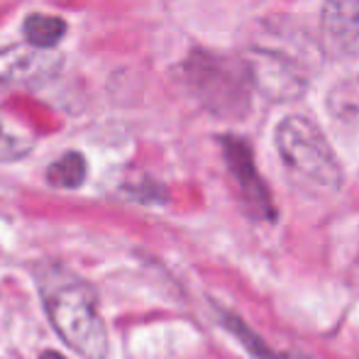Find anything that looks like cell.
I'll return each instance as SVG.
<instances>
[{
	"label": "cell",
	"mask_w": 359,
	"mask_h": 359,
	"mask_svg": "<svg viewBox=\"0 0 359 359\" xmlns=\"http://www.w3.org/2000/svg\"><path fill=\"white\" fill-rule=\"evenodd\" d=\"M37 288L44 313L64 345L86 359H103L108 352V332L95 288L64 264L39 266Z\"/></svg>",
	"instance_id": "6da1fadb"
},
{
	"label": "cell",
	"mask_w": 359,
	"mask_h": 359,
	"mask_svg": "<svg viewBox=\"0 0 359 359\" xmlns=\"http://www.w3.org/2000/svg\"><path fill=\"white\" fill-rule=\"evenodd\" d=\"M276 151L288 176L316 194H335L342 186V166L323 130L306 115H288L276 128Z\"/></svg>",
	"instance_id": "7a4b0ae2"
},
{
	"label": "cell",
	"mask_w": 359,
	"mask_h": 359,
	"mask_svg": "<svg viewBox=\"0 0 359 359\" xmlns=\"http://www.w3.org/2000/svg\"><path fill=\"white\" fill-rule=\"evenodd\" d=\"M184 81L203 108L220 118H242L250 110L252 79L242 57L194 52L184 62Z\"/></svg>",
	"instance_id": "3957f363"
},
{
	"label": "cell",
	"mask_w": 359,
	"mask_h": 359,
	"mask_svg": "<svg viewBox=\"0 0 359 359\" xmlns=\"http://www.w3.org/2000/svg\"><path fill=\"white\" fill-rule=\"evenodd\" d=\"M242 59H245L247 72H250L252 88L269 95L271 100H293L306 90V69L291 54L257 47L255 52H250Z\"/></svg>",
	"instance_id": "277c9868"
},
{
	"label": "cell",
	"mask_w": 359,
	"mask_h": 359,
	"mask_svg": "<svg viewBox=\"0 0 359 359\" xmlns=\"http://www.w3.org/2000/svg\"><path fill=\"white\" fill-rule=\"evenodd\" d=\"M220 147H222V156H225V164L230 169L232 179H235L237 191H240L247 210L255 217H259V220H271L274 217V203H271L269 189H266L259 171H257L252 147L245 140L232 137V135L222 137Z\"/></svg>",
	"instance_id": "5b68a950"
},
{
	"label": "cell",
	"mask_w": 359,
	"mask_h": 359,
	"mask_svg": "<svg viewBox=\"0 0 359 359\" xmlns=\"http://www.w3.org/2000/svg\"><path fill=\"white\" fill-rule=\"evenodd\" d=\"M62 59L32 47L0 49V88H29L49 81L62 69Z\"/></svg>",
	"instance_id": "8992f818"
},
{
	"label": "cell",
	"mask_w": 359,
	"mask_h": 359,
	"mask_svg": "<svg viewBox=\"0 0 359 359\" xmlns=\"http://www.w3.org/2000/svg\"><path fill=\"white\" fill-rule=\"evenodd\" d=\"M320 39L337 59L359 54V0H325L320 13Z\"/></svg>",
	"instance_id": "52a82bcc"
},
{
	"label": "cell",
	"mask_w": 359,
	"mask_h": 359,
	"mask_svg": "<svg viewBox=\"0 0 359 359\" xmlns=\"http://www.w3.org/2000/svg\"><path fill=\"white\" fill-rule=\"evenodd\" d=\"M22 32L29 47L47 52L62 42L64 32H67V22L62 18H54V15H29L22 25Z\"/></svg>",
	"instance_id": "ba28073f"
},
{
	"label": "cell",
	"mask_w": 359,
	"mask_h": 359,
	"mask_svg": "<svg viewBox=\"0 0 359 359\" xmlns=\"http://www.w3.org/2000/svg\"><path fill=\"white\" fill-rule=\"evenodd\" d=\"M47 179L57 189H79L86 181V159L79 151H67L47 169Z\"/></svg>",
	"instance_id": "9c48e42d"
},
{
	"label": "cell",
	"mask_w": 359,
	"mask_h": 359,
	"mask_svg": "<svg viewBox=\"0 0 359 359\" xmlns=\"http://www.w3.org/2000/svg\"><path fill=\"white\" fill-rule=\"evenodd\" d=\"M220 320H222V325H225L227 330L232 332V335H237V340H240L242 345H245L257 359H303V357H288V355H279V352H271L269 347L262 345V342L257 340L255 332H252L250 327H247L245 323L240 320V318L232 316V313L220 311Z\"/></svg>",
	"instance_id": "30bf717a"
},
{
	"label": "cell",
	"mask_w": 359,
	"mask_h": 359,
	"mask_svg": "<svg viewBox=\"0 0 359 359\" xmlns=\"http://www.w3.org/2000/svg\"><path fill=\"white\" fill-rule=\"evenodd\" d=\"M29 149H32V140H27L20 133H13V130H8V125L0 123V159H20V156L29 154Z\"/></svg>",
	"instance_id": "8fae6325"
},
{
	"label": "cell",
	"mask_w": 359,
	"mask_h": 359,
	"mask_svg": "<svg viewBox=\"0 0 359 359\" xmlns=\"http://www.w3.org/2000/svg\"><path fill=\"white\" fill-rule=\"evenodd\" d=\"M39 359H67V357H62L59 352H54V350H47L44 355H39Z\"/></svg>",
	"instance_id": "7c38bea8"
}]
</instances>
